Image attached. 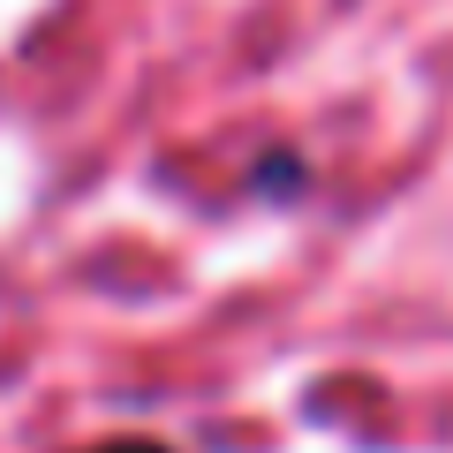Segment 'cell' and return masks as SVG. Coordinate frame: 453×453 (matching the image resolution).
Instances as JSON below:
<instances>
[{
  "mask_svg": "<svg viewBox=\"0 0 453 453\" xmlns=\"http://www.w3.org/2000/svg\"><path fill=\"white\" fill-rule=\"evenodd\" d=\"M303 181H310L303 151H265V159L250 166V189L257 196H303Z\"/></svg>",
  "mask_w": 453,
  "mask_h": 453,
  "instance_id": "obj_1",
  "label": "cell"
},
{
  "mask_svg": "<svg viewBox=\"0 0 453 453\" xmlns=\"http://www.w3.org/2000/svg\"><path fill=\"white\" fill-rule=\"evenodd\" d=\"M91 453H166L159 438H106V446H91Z\"/></svg>",
  "mask_w": 453,
  "mask_h": 453,
  "instance_id": "obj_2",
  "label": "cell"
}]
</instances>
